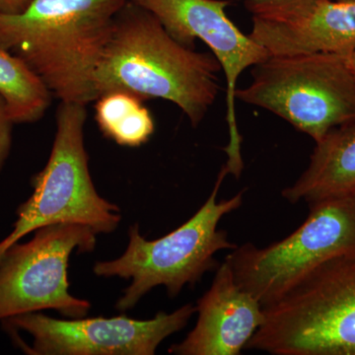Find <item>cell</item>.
I'll list each match as a JSON object with an SVG mask.
<instances>
[{
	"mask_svg": "<svg viewBox=\"0 0 355 355\" xmlns=\"http://www.w3.org/2000/svg\"><path fill=\"white\" fill-rule=\"evenodd\" d=\"M96 236L83 224L58 223L9 248L0 260V322L44 310L67 319L87 316L91 303L69 293L67 268L74 251H94Z\"/></svg>",
	"mask_w": 355,
	"mask_h": 355,
	"instance_id": "obj_8",
	"label": "cell"
},
{
	"mask_svg": "<svg viewBox=\"0 0 355 355\" xmlns=\"http://www.w3.org/2000/svg\"><path fill=\"white\" fill-rule=\"evenodd\" d=\"M249 35L270 55H347L355 49V1L322 0L291 15L253 16Z\"/></svg>",
	"mask_w": 355,
	"mask_h": 355,
	"instance_id": "obj_12",
	"label": "cell"
},
{
	"mask_svg": "<svg viewBox=\"0 0 355 355\" xmlns=\"http://www.w3.org/2000/svg\"><path fill=\"white\" fill-rule=\"evenodd\" d=\"M263 312L245 349L355 355V251L318 266Z\"/></svg>",
	"mask_w": 355,
	"mask_h": 355,
	"instance_id": "obj_4",
	"label": "cell"
},
{
	"mask_svg": "<svg viewBox=\"0 0 355 355\" xmlns=\"http://www.w3.org/2000/svg\"><path fill=\"white\" fill-rule=\"evenodd\" d=\"M220 71L214 55L178 43L153 13L127 0L96 70V95L121 90L167 100L198 128L220 90Z\"/></svg>",
	"mask_w": 355,
	"mask_h": 355,
	"instance_id": "obj_1",
	"label": "cell"
},
{
	"mask_svg": "<svg viewBox=\"0 0 355 355\" xmlns=\"http://www.w3.org/2000/svg\"><path fill=\"white\" fill-rule=\"evenodd\" d=\"M197 324L168 349L178 355H238L265 322L258 299L238 286L227 261L217 268L209 291L196 306Z\"/></svg>",
	"mask_w": 355,
	"mask_h": 355,
	"instance_id": "obj_11",
	"label": "cell"
},
{
	"mask_svg": "<svg viewBox=\"0 0 355 355\" xmlns=\"http://www.w3.org/2000/svg\"><path fill=\"white\" fill-rule=\"evenodd\" d=\"M322 0H245L244 6L253 16L282 17L300 12Z\"/></svg>",
	"mask_w": 355,
	"mask_h": 355,
	"instance_id": "obj_16",
	"label": "cell"
},
{
	"mask_svg": "<svg viewBox=\"0 0 355 355\" xmlns=\"http://www.w3.org/2000/svg\"><path fill=\"white\" fill-rule=\"evenodd\" d=\"M6 104L0 95V172L6 164L12 146V125Z\"/></svg>",
	"mask_w": 355,
	"mask_h": 355,
	"instance_id": "obj_17",
	"label": "cell"
},
{
	"mask_svg": "<svg viewBox=\"0 0 355 355\" xmlns=\"http://www.w3.org/2000/svg\"><path fill=\"white\" fill-rule=\"evenodd\" d=\"M153 13L178 43L195 49L200 40L220 64L226 78V121L229 144L225 147L229 174L239 178L244 168L242 137L236 116L237 83L244 70L270 57L250 35H245L226 14L230 0H130Z\"/></svg>",
	"mask_w": 355,
	"mask_h": 355,
	"instance_id": "obj_10",
	"label": "cell"
},
{
	"mask_svg": "<svg viewBox=\"0 0 355 355\" xmlns=\"http://www.w3.org/2000/svg\"><path fill=\"white\" fill-rule=\"evenodd\" d=\"M227 174L223 166L207 202L176 230L148 241L135 224L128 230L130 242L125 253L114 260L95 263L93 272L98 277L132 280L116 302V309H132L156 286H165L168 295L176 297L184 286H193L205 273L217 270V252L237 247L229 241L225 231L217 229L222 217L241 207L244 196L245 191H241L229 200L217 202Z\"/></svg>",
	"mask_w": 355,
	"mask_h": 355,
	"instance_id": "obj_3",
	"label": "cell"
},
{
	"mask_svg": "<svg viewBox=\"0 0 355 355\" xmlns=\"http://www.w3.org/2000/svg\"><path fill=\"white\" fill-rule=\"evenodd\" d=\"M127 0H34L0 14V46L21 58L60 102H94L95 73Z\"/></svg>",
	"mask_w": 355,
	"mask_h": 355,
	"instance_id": "obj_2",
	"label": "cell"
},
{
	"mask_svg": "<svg viewBox=\"0 0 355 355\" xmlns=\"http://www.w3.org/2000/svg\"><path fill=\"white\" fill-rule=\"evenodd\" d=\"M87 105L60 102L48 162L32 179L31 197L18 207L10 234L0 241V260L15 243L37 229L58 223L89 226L111 234L120 225V209L96 190L84 142Z\"/></svg>",
	"mask_w": 355,
	"mask_h": 355,
	"instance_id": "obj_5",
	"label": "cell"
},
{
	"mask_svg": "<svg viewBox=\"0 0 355 355\" xmlns=\"http://www.w3.org/2000/svg\"><path fill=\"white\" fill-rule=\"evenodd\" d=\"M340 1H355V0H340Z\"/></svg>",
	"mask_w": 355,
	"mask_h": 355,
	"instance_id": "obj_20",
	"label": "cell"
},
{
	"mask_svg": "<svg viewBox=\"0 0 355 355\" xmlns=\"http://www.w3.org/2000/svg\"><path fill=\"white\" fill-rule=\"evenodd\" d=\"M34 0H0V14L17 15L24 12Z\"/></svg>",
	"mask_w": 355,
	"mask_h": 355,
	"instance_id": "obj_18",
	"label": "cell"
},
{
	"mask_svg": "<svg viewBox=\"0 0 355 355\" xmlns=\"http://www.w3.org/2000/svg\"><path fill=\"white\" fill-rule=\"evenodd\" d=\"M253 67L252 83L237 88L236 100L272 112L315 142L355 123V77L347 55H270Z\"/></svg>",
	"mask_w": 355,
	"mask_h": 355,
	"instance_id": "obj_6",
	"label": "cell"
},
{
	"mask_svg": "<svg viewBox=\"0 0 355 355\" xmlns=\"http://www.w3.org/2000/svg\"><path fill=\"white\" fill-rule=\"evenodd\" d=\"M95 121L100 132L120 146L140 147L155 132L153 114L144 101L127 91L103 93L95 100Z\"/></svg>",
	"mask_w": 355,
	"mask_h": 355,
	"instance_id": "obj_14",
	"label": "cell"
},
{
	"mask_svg": "<svg viewBox=\"0 0 355 355\" xmlns=\"http://www.w3.org/2000/svg\"><path fill=\"white\" fill-rule=\"evenodd\" d=\"M347 62H349L350 69L355 77V49L349 55H347Z\"/></svg>",
	"mask_w": 355,
	"mask_h": 355,
	"instance_id": "obj_19",
	"label": "cell"
},
{
	"mask_svg": "<svg viewBox=\"0 0 355 355\" xmlns=\"http://www.w3.org/2000/svg\"><path fill=\"white\" fill-rule=\"evenodd\" d=\"M195 312L191 303L175 312L161 311L149 320L125 314L60 320L34 312L9 318L2 324L7 333L22 331L32 336L31 345L12 338L30 355H153L165 338L187 326Z\"/></svg>",
	"mask_w": 355,
	"mask_h": 355,
	"instance_id": "obj_9",
	"label": "cell"
},
{
	"mask_svg": "<svg viewBox=\"0 0 355 355\" xmlns=\"http://www.w3.org/2000/svg\"><path fill=\"white\" fill-rule=\"evenodd\" d=\"M0 95L13 123H36L50 108L51 92L21 58L0 46Z\"/></svg>",
	"mask_w": 355,
	"mask_h": 355,
	"instance_id": "obj_15",
	"label": "cell"
},
{
	"mask_svg": "<svg viewBox=\"0 0 355 355\" xmlns=\"http://www.w3.org/2000/svg\"><path fill=\"white\" fill-rule=\"evenodd\" d=\"M309 207L302 225L282 241L266 248L246 243L226 257L238 286L263 308L279 300L318 266L355 251V197Z\"/></svg>",
	"mask_w": 355,
	"mask_h": 355,
	"instance_id": "obj_7",
	"label": "cell"
},
{
	"mask_svg": "<svg viewBox=\"0 0 355 355\" xmlns=\"http://www.w3.org/2000/svg\"><path fill=\"white\" fill-rule=\"evenodd\" d=\"M282 196L309 205L355 197V123L333 128L317 141L307 169Z\"/></svg>",
	"mask_w": 355,
	"mask_h": 355,
	"instance_id": "obj_13",
	"label": "cell"
}]
</instances>
